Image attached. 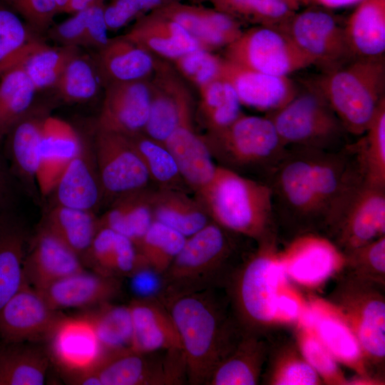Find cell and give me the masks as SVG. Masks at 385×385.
<instances>
[{"instance_id":"obj_1","label":"cell","mask_w":385,"mask_h":385,"mask_svg":"<svg viewBox=\"0 0 385 385\" xmlns=\"http://www.w3.org/2000/svg\"><path fill=\"white\" fill-rule=\"evenodd\" d=\"M178 329L185 356L187 381L207 385L212 374L244 332L224 289H210L163 302Z\"/></svg>"},{"instance_id":"obj_2","label":"cell","mask_w":385,"mask_h":385,"mask_svg":"<svg viewBox=\"0 0 385 385\" xmlns=\"http://www.w3.org/2000/svg\"><path fill=\"white\" fill-rule=\"evenodd\" d=\"M279 244L256 243L224 289L244 332L268 335L286 327L294 312L296 299L279 294L287 279L279 260Z\"/></svg>"},{"instance_id":"obj_3","label":"cell","mask_w":385,"mask_h":385,"mask_svg":"<svg viewBox=\"0 0 385 385\" xmlns=\"http://www.w3.org/2000/svg\"><path fill=\"white\" fill-rule=\"evenodd\" d=\"M256 243L211 221L187 237L162 274L160 302L178 296L210 289H225Z\"/></svg>"},{"instance_id":"obj_4","label":"cell","mask_w":385,"mask_h":385,"mask_svg":"<svg viewBox=\"0 0 385 385\" xmlns=\"http://www.w3.org/2000/svg\"><path fill=\"white\" fill-rule=\"evenodd\" d=\"M212 221L253 240H278L272 192L263 181L217 165L209 182L195 195Z\"/></svg>"},{"instance_id":"obj_5","label":"cell","mask_w":385,"mask_h":385,"mask_svg":"<svg viewBox=\"0 0 385 385\" xmlns=\"http://www.w3.org/2000/svg\"><path fill=\"white\" fill-rule=\"evenodd\" d=\"M304 84L322 96L349 135L359 137L385 100L384 58H355Z\"/></svg>"},{"instance_id":"obj_6","label":"cell","mask_w":385,"mask_h":385,"mask_svg":"<svg viewBox=\"0 0 385 385\" xmlns=\"http://www.w3.org/2000/svg\"><path fill=\"white\" fill-rule=\"evenodd\" d=\"M265 183L272 192L279 240L288 242L306 234L324 235L325 220L308 148L287 147Z\"/></svg>"},{"instance_id":"obj_7","label":"cell","mask_w":385,"mask_h":385,"mask_svg":"<svg viewBox=\"0 0 385 385\" xmlns=\"http://www.w3.org/2000/svg\"><path fill=\"white\" fill-rule=\"evenodd\" d=\"M202 136L218 165L263 182L287 150L266 115L242 113L226 128Z\"/></svg>"},{"instance_id":"obj_8","label":"cell","mask_w":385,"mask_h":385,"mask_svg":"<svg viewBox=\"0 0 385 385\" xmlns=\"http://www.w3.org/2000/svg\"><path fill=\"white\" fill-rule=\"evenodd\" d=\"M324 298L341 314L361 348L370 375L385 383V287L336 275Z\"/></svg>"},{"instance_id":"obj_9","label":"cell","mask_w":385,"mask_h":385,"mask_svg":"<svg viewBox=\"0 0 385 385\" xmlns=\"http://www.w3.org/2000/svg\"><path fill=\"white\" fill-rule=\"evenodd\" d=\"M288 103L266 113L286 147L337 150L350 142L349 134L330 106L306 86Z\"/></svg>"},{"instance_id":"obj_10","label":"cell","mask_w":385,"mask_h":385,"mask_svg":"<svg viewBox=\"0 0 385 385\" xmlns=\"http://www.w3.org/2000/svg\"><path fill=\"white\" fill-rule=\"evenodd\" d=\"M140 353L131 348L105 352L92 370L79 375L81 385H177L187 381L181 349ZM188 382V381H187Z\"/></svg>"},{"instance_id":"obj_11","label":"cell","mask_w":385,"mask_h":385,"mask_svg":"<svg viewBox=\"0 0 385 385\" xmlns=\"http://www.w3.org/2000/svg\"><path fill=\"white\" fill-rule=\"evenodd\" d=\"M224 58L240 66L279 76L313 65L288 35L274 28L253 26L225 48Z\"/></svg>"},{"instance_id":"obj_12","label":"cell","mask_w":385,"mask_h":385,"mask_svg":"<svg viewBox=\"0 0 385 385\" xmlns=\"http://www.w3.org/2000/svg\"><path fill=\"white\" fill-rule=\"evenodd\" d=\"M344 24L331 10L307 6L295 11L282 31L322 72L355 58L347 44Z\"/></svg>"},{"instance_id":"obj_13","label":"cell","mask_w":385,"mask_h":385,"mask_svg":"<svg viewBox=\"0 0 385 385\" xmlns=\"http://www.w3.org/2000/svg\"><path fill=\"white\" fill-rule=\"evenodd\" d=\"M93 151L104 197L115 199L153 186L127 135L96 128Z\"/></svg>"},{"instance_id":"obj_14","label":"cell","mask_w":385,"mask_h":385,"mask_svg":"<svg viewBox=\"0 0 385 385\" xmlns=\"http://www.w3.org/2000/svg\"><path fill=\"white\" fill-rule=\"evenodd\" d=\"M299 321L312 327L336 361L355 373L349 384L379 385L371 377L360 344L345 320L325 299L304 304Z\"/></svg>"},{"instance_id":"obj_15","label":"cell","mask_w":385,"mask_h":385,"mask_svg":"<svg viewBox=\"0 0 385 385\" xmlns=\"http://www.w3.org/2000/svg\"><path fill=\"white\" fill-rule=\"evenodd\" d=\"M385 236V188L364 183L325 237L342 253Z\"/></svg>"},{"instance_id":"obj_16","label":"cell","mask_w":385,"mask_h":385,"mask_svg":"<svg viewBox=\"0 0 385 385\" xmlns=\"http://www.w3.org/2000/svg\"><path fill=\"white\" fill-rule=\"evenodd\" d=\"M278 257L286 279L305 288H317L339 271L343 254L327 237L306 234L287 242Z\"/></svg>"},{"instance_id":"obj_17","label":"cell","mask_w":385,"mask_h":385,"mask_svg":"<svg viewBox=\"0 0 385 385\" xmlns=\"http://www.w3.org/2000/svg\"><path fill=\"white\" fill-rule=\"evenodd\" d=\"M150 86V109L143 133L165 143L183 114L194 108L192 95L172 63L160 58Z\"/></svg>"},{"instance_id":"obj_18","label":"cell","mask_w":385,"mask_h":385,"mask_svg":"<svg viewBox=\"0 0 385 385\" xmlns=\"http://www.w3.org/2000/svg\"><path fill=\"white\" fill-rule=\"evenodd\" d=\"M64 316L26 282L0 309V342L47 340Z\"/></svg>"},{"instance_id":"obj_19","label":"cell","mask_w":385,"mask_h":385,"mask_svg":"<svg viewBox=\"0 0 385 385\" xmlns=\"http://www.w3.org/2000/svg\"><path fill=\"white\" fill-rule=\"evenodd\" d=\"M47 341L48 356L68 380L92 370L105 354L91 322L64 316Z\"/></svg>"},{"instance_id":"obj_20","label":"cell","mask_w":385,"mask_h":385,"mask_svg":"<svg viewBox=\"0 0 385 385\" xmlns=\"http://www.w3.org/2000/svg\"><path fill=\"white\" fill-rule=\"evenodd\" d=\"M103 89L96 128L124 135L143 132L150 109V79L112 83Z\"/></svg>"},{"instance_id":"obj_21","label":"cell","mask_w":385,"mask_h":385,"mask_svg":"<svg viewBox=\"0 0 385 385\" xmlns=\"http://www.w3.org/2000/svg\"><path fill=\"white\" fill-rule=\"evenodd\" d=\"M220 78L232 86L242 105L267 113L283 107L299 92L289 76L253 71L223 57Z\"/></svg>"},{"instance_id":"obj_22","label":"cell","mask_w":385,"mask_h":385,"mask_svg":"<svg viewBox=\"0 0 385 385\" xmlns=\"http://www.w3.org/2000/svg\"><path fill=\"white\" fill-rule=\"evenodd\" d=\"M83 145L80 135L71 124L51 115L46 118L36 175V188L42 197L51 195L63 172Z\"/></svg>"},{"instance_id":"obj_23","label":"cell","mask_w":385,"mask_h":385,"mask_svg":"<svg viewBox=\"0 0 385 385\" xmlns=\"http://www.w3.org/2000/svg\"><path fill=\"white\" fill-rule=\"evenodd\" d=\"M28 245L24 277L25 282L36 289L84 269L79 256L42 225Z\"/></svg>"},{"instance_id":"obj_24","label":"cell","mask_w":385,"mask_h":385,"mask_svg":"<svg viewBox=\"0 0 385 385\" xmlns=\"http://www.w3.org/2000/svg\"><path fill=\"white\" fill-rule=\"evenodd\" d=\"M155 11L180 24L202 48L210 51L225 48L244 30L242 24L212 7L177 1Z\"/></svg>"},{"instance_id":"obj_25","label":"cell","mask_w":385,"mask_h":385,"mask_svg":"<svg viewBox=\"0 0 385 385\" xmlns=\"http://www.w3.org/2000/svg\"><path fill=\"white\" fill-rule=\"evenodd\" d=\"M121 287L118 277L83 269L36 290L53 309L59 310L108 302L120 294Z\"/></svg>"},{"instance_id":"obj_26","label":"cell","mask_w":385,"mask_h":385,"mask_svg":"<svg viewBox=\"0 0 385 385\" xmlns=\"http://www.w3.org/2000/svg\"><path fill=\"white\" fill-rule=\"evenodd\" d=\"M51 103L35 102L4 138L10 173L29 189L36 188L39 143L43 125L51 115Z\"/></svg>"},{"instance_id":"obj_27","label":"cell","mask_w":385,"mask_h":385,"mask_svg":"<svg viewBox=\"0 0 385 385\" xmlns=\"http://www.w3.org/2000/svg\"><path fill=\"white\" fill-rule=\"evenodd\" d=\"M91 55L103 88L112 83L150 79L159 58L123 34L110 38Z\"/></svg>"},{"instance_id":"obj_28","label":"cell","mask_w":385,"mask_h":385,"mask_svg":"<svg viewBox=\"0 0 385 385\" xmlns=\"http://www.w3.org/2000/svg\"><path fill=\"white\" fill-rule=\"evenodd\" d=\"M193 195L211 179L216 168L202 135L195 128L194 108L187 111L165 142Z\"/></svg>"},{"instance_id":"obj_29","label":"cell","mask_w":385,"mask_h":385,"mask_svg":"<svg viewBox=\"0 0 385 385\" xmlns=\"http://www.w3.org/2000/svg\"><path fill=\"white\" fill-rule=\"evenodd\" d=\"M128 306L133 325L132 349L140 353L182 349L173 317L158 299L133 298Z\"/></svg>"},{"instance_id":"obj_30","label":"cell","mask_w":385,"mask_h":385,"mask_svg":"<svg viewBox=\"0 0 385 385\" xmlns=\"http://www.w3.org/2000/svg\"><path fill=\"white\" fill-rule=\"evenodd\" d=\"M123 35L155 56L169 61L202 47L180 24L155 11L136 19Z\"/></svg>"},{"instance_id":"obj_31","label":"cell","mask_w":385,"mask_h":385,"mask_svg":"<svg viewBox=\"0 0 385 385\" xmlns=\"http://www.w3.org/2000/svg\"><path fill=\"white\" fill-rule=\"evenodd\" d=\"M51 195L56 204L94 212L104 197L93 149L83 143L79 153L61 175Z\"/></svg>"},{"instance_id":"obj_32","label":"cell","mask_w":385,"mask_h":385,"mask_svg":"<svg viewBox=\"0 0 385 385\" xmlns=\"http://www.w3.org/2000/svg\"><path fill=\"white\" fill-rule=\"evenodd\" d=\"M277 329L268 335L269 348L261 376L262 384H324L304 359L293 336L279 334Z\"/></svg>"},{"instance_id":"obj_33","label":"cell","mask_w":385,"mask_h":385,"mask_svg":"<svg viewBox=\"0 0 385 385\" xmlns=\"http://www.w3.org/2000/svg\"><path fill=\"white\" fill-rule=\"evenodd\" d=\"M268 335L244 332L215 369L207 385L259 384L268 353Z\"/></svg>"},{"instance_id":"obj_34","label":"cell","mask_w":385,"mask_h":385,"mask_svg":"<svg viewBox=\"0 0 385 385\" xmlns=\"http://www.w3.org/2000/svg\"><path fill=\"white\" fill-rule=\"evenodd\" d=\"M354 58H377L385 51V0H362L344 25Z\"/></svg>"},{"instance_id":"obj_35","label":"cell","mask_w":385,"mask_h":385,"mask_svg":"<svg viewBox=\"0 0 385 385\" xmlns=\"http://www.w3.org/2000/svg\"><path fill=\"white\" fill-rule=\"evenodd\" d=\"M28 233L12 210L0 215V309L26 283Z\"/></svg>"},{"instance_id":"obj_36","label":"cell","mask_w":385,"mask_h":385,"mask_svg":"<svg viewBox=\"0 0 385 385\" xmlns=\"http://www.w3.org/2000/svg\"><path fill=\"white\" fill-rule=\"evenodd\" d=\"M153 219L188 237L210 223V219L201 202L190 192L158 188L152 192Z\"/></svg>"},{"instance_id":"obj_37","label":"cell","mask_w":385,"mask_h":385,"mask_svg":"<svg viewBox=\"0 0 385 385\" xmlns=\"http://www.w3.org/2000/svg\"><path fill=\"white\" fill-rule=\"evenodd\" d=\"M154 186L133 191L113 199L98 218V227L109 228L129 238L135 245L154 221L152 192Z\"/></svg>"},{"instance_id":"obj_38","label":"cell","mask_w":385,"mask_h":385,"mask_svg":"<svg viewBox=\"0 0 385 385\" xmlns=\"http://www.w3.org/2000/svg\"><path fill=\"white\" fill-rule=\"evenodd\" d=\"M41 225L60 238L85 263L98 229V218L94 212L55 203L45 212Z\"/></svg>"},{"instance_id":"obj_39","label":"cell","mask_w":385,"mask_h":385,"mask_svg":"<svg viewBox=\"0 0 385 385\" xmlns=\"http://www.w3.org/2000/svg\"><path fill=\"white\" fill-rule=\"evenodd\" d=\"M26 342H0V385H42L48 354Z\"/></svg>"},{"instance_id":"obj_40","label":"cell","mask_w":385,"mask_h":385,"mask_svg":"<svg viewBox=\"0 0 385 385\" xmlns=\"http://www.w3.org/2000/svg\"><path fill=\"white\" fill-rule=\"evenodd\" d=\"M45 42L44 36L0 0V77Z\"/></svg>"},{"instance_id":"obj_41","label":"cell","mask_w":385,"mask_h":385,"mask_svg":"<svg viewBox=\"0 0 385 385\" xmlns=\"http://www.w3.org/2000/svg\"><path fill=\"white\" fill-rule=\"evenodd\" d=\"M101 88L92 55L80 51L68 61L53 89L60 101L82 103L93 99Z\"/></svg>"},{"instance_id":"obj_42","label":"cell","mask_w":385,"mask_h":385,"mask_svg":"<svg viewBox=\"0 0 385 385\" xmlns=\"http://www.w3.org/2000/svg\"><path fill=\"white\" fill-rule=\"evenodd\" d=\"M127 135L143 161L154 187L192 192L183 178L177 162L164 143L143 132Z\"/></svg>"},{"instance_id":"obj_43","label":"cell","mask_w":385,"mask_h":385,"mask_svg":"<svg viewBox=\"0 0 385 385\" xmlns=\"http://www.w3.org/2000/svg\"><path fill=\"white\" fill-rule=\"evenodd\" d=\"M36 93L20 65L0 77V140L31 108Z\"/></svg>"},{"instance_id":"obj_44","label":"cell","mask_w":385,"mask_h":385,"mask_svg":"<svg viewBox=\"0 0 385 385\" xmlns=\"http://www.w3.org/2000/svg\"><path fill=\"white\" fill-rule=\"evenodd\" d=\"M208 2L212 8L239 22L252 26H262L283 31L295 12L279 0H191Z\"/></svg>"},{"instance_id":"obj_45","label":"cell","mask_w":385,"mask_h":385,"mask_svg":"<svg viewBox=\"0 0 385 385\" xmlns=\"http://www.w3.org/2000/svg\"><path fill=\"white\" fill-rule=\"evenodd\" d=\"M198 111L207 132L226 128L242 113L241 103L232 86L219 78L199 88Z\"/></svg>"},{"instance_id":"obj_46","label":"cell","mask_w":385,"mask_h":385,"mask_svg":"<svg viewBox=\"0 0 385 385\" xmlns=\"http://www.w3.org/2000/svg\"><path fill=\"white\" fill-rule=\"evenodd\" d=\"M80 51L78 47L51 46L45 42L19 65L38 92L53 88L68 61Z\"/></svg>"},{"instance_id":"obj_47","label":"cell","mask_w":385,"mask_h":385,"mask_svg":"<svg viewBox=\"0 0 385 385\" xmlns=\"http://www.w3.org/2000/svg\"><path fill=\"white\" fill-rule=\"evenodd\" d=\"M84 314L93 324L105 352L131 348L133 325L128 306L106 302Z\"/></svg>"},{"instance_id":"obj_48","label":"cell","mask_w":385,"mask_h":385,"mask_svg":"<svg viewBox=\"0 0 385 385\" xmlns=\"http://www.w3.org/2000/svg\"><path fill=\"white\" fill-rule=\"evenodd\" d=\"M355 142L365 183L385 188V100L365 133Z\"/></svg>"},{"instance_id":"obj_49","label":"cell","mask_w":385,"mask_h":385,"mask_svg":"<svg viewBox=\"0 0 385 385\" xmlns=\"http://www.w3.org/2000/svg\"><path fill=\"white\" fill-rule=\"evenodd\" d=\"M186 239L173 229L154 220L135 247L141 260L163 274L183 248Z\"/></svg>"},{"instance_id":"obj_50","label":"cell","mask_w":385,"mask_h":385,"mask_svg":"<svg viewBox=\"0 0 385 385\" xmlns=\"http://www.w3.org/2000/svg\"><path fill=\"white\" fill-rule=\"evenodd\" d=\"M293 337L306 361L324 384L349 385L339 363L317 337L311 327L297 320L292 326Z\"/></svg>"},{"instance_id":"obj_51","label":"cell","mask_w":385,"mask_h":385,"mask_svg":"<svg viewBox=\"0 0 385 385\" xmlns=\"http://www.w3.org/2000/svg\"><path fill=\"white\" fill-rule=\"evenodd\" d=\"M343 255L342 265L336 275L385 287V236Z\"/></svg>"},{"instance_id":"obj_52","label":"cell","mask_w":385,"mask_h":385,"mask_svg":"<svg viewBox=\"0 0 385 385\" xmlns=\"http://www.w3.org/2000/svg\"><path fill=\"white\" fill-rule=\"evenodd\" d=\"M170 62L181 76L200 88L220 78L222 58L200 47Z\"/></svg>"},{"instance_id":"obj_53","label":"cell","mask_w":385,"mask_h":385,"mask_svg":"<svg viewBox=\"0 0 385 385\" xmlns=\"http://www.w3.org/2000/svg\"><path fill=\"white\" fill-rule=\"evenodd\" d=\"M177 1L180 0H111L105 8L108 31H118L130 21Z\"/></svg>"},{"instance_id":"obj_54","label":"cell","mask_w":385,"mask_h":385,"mask_svg":"<svg viewBox=\"0 0 385 385\" xmlns=\"http://www.w3.org/2000/svg\"><path fill=\"white\" fill-rule=\"evenodd\" d=\"M34 31L46 37L58 14L56 0H1Z\"/></svg>"},{"instance_id":"obj_55","label":"cell","mask_w":385,"mask_h":385,"mask_svg":"<svg viewBox=\"0 0 385 385\" xmlns=\"http://www.w3.org/2000/svg\"><path fill=\"white\" fill-rule=\"evenodd\" d=\"M88 18V8L72 14L71 17L57 24H53L47 31L46 37L56 45L83 47Z\"/></svg>"},{"instance_id":"obj_56","label":"cell","mask_w":385,"mask_h":385,"mask_svg":"<svg viewBox=\"0 0 385 385\" xmlns=\"http://www.w3.org/2000/svg\"><path fill=\"white\" fill-rule=\"evenodd\" d=\"M106 0H96L88 8L86 31L84 48L97 51L109 40L108 29L105 18Z\"/></svg>"},{"instance_id":"obj_57","label":"cell","mask_w":385,"mask_h":385,"mask_svg":"<svg viewBox=\"0 0 385 385\" xmlns=\"http://www.w3.org/2000/svg\"><path fill=\"white\" fill-rule=\"evenodd\" d=\"M129 278L134 299L159 300L163 289L162 274L146 265L138 269Z\"/></svg>"},{"instance_id":"obj_58","label":"cell","mask_w":385,"mask_h":385,"mask_svg":"<svg viewBox=\"0 0 385 385\" xmlns=\"http://www.w3.org/2000/svg\"><path fill=\"white\" fill-rule=\"evenodd\" d=\"M12 178L8 164L0 154V215L11 210Z\"/></svg>"},{"instance_id":"obj_59","label":"cell","mask_w":385,"mask_h":385,"mask_svg":"<svg viewBox=\"0 0 385 385\" xmlns=\"http://www.w3.org/2000/svg\"><path fill=\"white\" fill-rule=\"evenodd\" d=\"M300 5L318 6L327 9H339L358 4L362 0H299Z\"/></svg>"},{"instance_id":"obj_60","label":"cell","mask_w":385,"mask_h":385,"mask_svg":"<svg viewBox=\"0 0 385 385\" xmlns=\"http://www.w3.org/2000/svg\"><path fill=\"white\" fill-rule=\"evenodd\" d=\"M96 0H68L63 13L73 14L91 6Z\"/></svg>"},{"instance_id":"obj_61","label":"cell","mask_w":385,"mask_h":385,"mask_svg":"<svg viewBox=\"0 0 385 385\" xmlns=\"http://www.w3.org/2000/svg\"><path fill=\"white\" fill-rule=\"evenodd\" d=\"M286 4L290 9L294 11H297L300 7L299 0H279Z\"/></svg>"},{"instance_id":"obj_62","label":"cell","mask_w":385,"mask_h":385,"mask_svg":"<svg viewBox=\"0 0 385 385\" xmlns=\"http://www.w3.org/2000/svg\"><path fill=\"white\" fill-rule=\"evenodd\" d=\"M68 0H56V5L58 7V14L63 13V9L66 6Z\"/></svg>"}]
</instances>
